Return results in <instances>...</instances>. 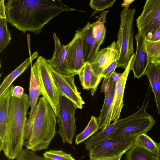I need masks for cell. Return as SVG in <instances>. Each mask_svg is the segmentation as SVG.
<instances>
[{
    "instance_id": "6da1fadb",
    "label": "cell",
    "mask_w": 160,
    "mask_h": 160,
    "mask_svg": "<svg viewBox=\"0 0 160 160\" xmlns=\"http://www.w3.org/2000/svg\"><path fill=\"white\" fill-rule=\"evenodd\" d=\"M65 11H82L60 0H9L6 5L7 22L19 30L38 35L44 26Z\"/></svg>"
},
{
    "instance_id": "7a4b0ae2",
    "label": "cell",
    "mask_w": 160,
    "mask_h": 160,
    "mask_svg": "<svg viewBox=\"0 0 160 160\" xmlns=\"http://www.w3.org/2000/svg\"><path fill=\"white\" fill-rule=\"evenodd\" d=\"M29 96L24 93L21 98L11 94L6 133L2 151L8 159H16L23 149L27 115L30 107Z\"/></svg>"
},
{
    "instance_id": "3957f363",
    "label": "cell",
    "mask_w": 160,
    "mask_h": 160,
    "mask_svg": "<svg viewBox=\"0 0 160 160\" xmlns=\"http://www.w3.org/2000/svg\"><path fill=\"white\" fill-rule=\"evenodd\" d=\"M56 116L43 97L39 98L31 128L24 135V146L35 152L47 149L56 132Z\"/></svg>"
},
{
    "instance_id": "277c9868",
    "label": "cell",
    "mask_w": 160,
    "mask_h": 160,
    "mask_svg": "<svg viewBox=\"0 0 160 160\" xmlns=\"http://www.w3.org/2000/svg\"><path fill=\"white\" fill-rule=\"evenodd\" d=\"M134 1L124 0L122 4L124 8L120 14V24L116 42L120 48V55L117 60V68L124 70L134 53L133 24L136 9L129 8L130 4Z\"/></svg>"
},
{
    "instance_id": "5b68a950",
    "label": "cell",
    "mask_w": 160,
    "mask_h": 160,
    "mask_svg": "<svg viewBox=\"0 0 160 160\" xmlns=\"http://www.w3.org/2000/svg\"><path fill=\"white\" fill-rule=\"evenodd\" d=\"M148 101L124 120L109 137L115 139L130 138L147 133L155 124L153 118L146 112Z\"/></svg>"
},
{
    "instance_id": "8992f818",
    "label": "cell",
    "mask_w": 160,
    "mask_h": 160,
    "mask_svg": "<svg viewBox=\"0 0 160 160\" xmlns=\"http://www.w3.org/2000/svg\"><path fill=\"white\" fill-rule=\"evenodd\" d=\"M39 86L40 95L48 102L56 116L59 110V90L52 77L47 60L39 56L33 65L31 64Z\"/></svg>"
},
{
    "instance_id": "52a82bcc",
    "label": "cell",
    "mask_w": 160,
    "mask_h": 160,
    "mask_svg": "<svg viewBox=\"0 0 160 160\" xmlns=\"http://www.w3.org/2000/svg\"><path fill=\"white\" fill-rule=\"evenodd\" d=\"M59 105V110L56 116L58 126L57 133L63 143L71 144L76 130L75 115L77 108L72 102L62 95H60Z\"/></svg>"
},
{
    "instance_id": "ba28073f",
    "label": "cell",
    "mask_w": 160,
    "mask_h": 160,
    "mask_svg": "<svg viewBox=\"0 0 160 160\" xmlns=\"http://www.w3.org/2000/svg\"><path fill=\"white\" fill-rule=\"evenodd\" d=\"M136 137L120 139L109 137L89 152L90 159L103 158L121 160L123 154L134 145Z\"/></svg>"
},
{
    "instance_id": "9c48e42d",
    "label": "cell",
    "mask_w": 160,
    "mask_h": 160,
    "mask_svg": "<svg viewBox=\"0 0 160 160\" xmlns=\"http://www.w3.org/2000/svg\"><path fill=\"white\" fill-rule=\"evenodd\" d=\"M86 25L76 31L70 42L66 45L67 53L66 62L70 74L78 75L85 62L83 58V42Z\"/></svg>"
},
{
    "instance_id": "30bf717a",
    "label": "cell",
    "mask_w": 160,
    "mask_h": 160,
    "mask_svg": "<svg viewBox=\"0 0 160 160\" xmlns=\"http://www.w3.org/2000/svg\"><path fill=\"white\" fill-rule=\"evenodd\" d=\"M49 66L60 95L63 96L71 100L75 104L77 108L82 109L85 102L75 84L74 76L75 75L73 74L61 73L55 70L49 65Z\"/></svg>"
},
{
    "instance_id": "8fae6325",
    "label": "cell",
    "mask_w": 160,
    "mask_h": 160,
    "mask_svg": "<svg viewBox=\"0 0 160 160\" xmlns=\"http://www.w3.org/2000/svg\"><path fill=\"white\" fill-rule=\"evenodd\" d=\"M138 33L146 39L153 25H160V0H147L136 20Z\"/></svg>"
},
{
    "instance_id": "7c38bea8",
    "label": "cell",
    "mask_w": 160,
    "mask_h": 160,
    "mask_svg": "<svg viewBox=\"0 0 160 160\" xmlns=\"http://www.w3.org/2000/svg\"><path fill=\"white\" fill-rule=\"evenodd\" d=\"M120 52V47L115 41L108 47L99 50L91 64L95 74L101 79L100 77L104 69L113 61L118 60Z\"/></svg>"
},
{
    "instance_id": "4fadbf2b",
    "label": "cell",
    "mask_w": 160,
    "mask_h": 160,
    "mask_svg": "<svg viewBox=\"0 0 160 160\" xmlns=\"http://www.w3.org/2000/svg\"><path fill=\"white\" fill-rule=\"evenodd\" d=\"M135 53L132 56L124 71L121 73L120 80L116 84L112 106L111 121L118 120L124 106L123 100L125 87L129 74L134 63Z\"/></svg>"
},
{
    "instance_id": "5bb4252c",
    "label": "cell",
    "mask_w": 160,
    "mask_h": 160,
    "mask_svg": "<svg viewBox=\"0 0 160 160\" xmlns=\"http://www.w3.org/2000/svg\"><path fill=\"white\" fill-rule=\"evenodd\" d=\"M135 39L136 50L131 70L133 72L134 77L138 79L144 75L150 62L146 48V39L138 33L136 35Z\"/></svg>"
},
{
    "instance_id": "9a60e30c",
    "label": "cell",
    "mask_w": 160,
    "mask_h": 160,
    "mask_svg": "<svg viewBox=\"0 0 160 160\" xmlns=\"http://www.w3.org/2000/svg\"><path fill=\"white\" fill-rule=\"evenodd\" d=\"M53 37L54 51L51 58L47 61L49 65L57 72L64 74H70L66 62L67 50L66 45L61 43L55 32L53 33Z\"/></svg>"
},
{
    "instance_id": "2e32d148",
    "label": "cell",
    "mask_w": 160,
    "mask_h": 160,
    "mask_svg": "<svg viewBox=\"0 0 160 160\" xmlns=\"http://www.w3.org/2000/svg\"><path fill=\"white\" fill-rule=\"evenodd\" d=\"M40 95H41L40 89L33 70L31 67L29 96L31 110L28 113L29 116L25 125V134L29 131L32 127L36 111L38 100Z\"/></svg>"
},
{
    "instance_id": "e0dca14e",
    "label": "cell",
    "mask_w": 160,
    "mask_h": 160,
    "mask_svg": "<svg viewBox=\"0 0 160 160\" xmlns=\"http://www.w3.org/2000/svg\"><path fill=\"white\" fill-rule=\"evenodd\" d=\"M10 87L0 96V151H2L5 139L8 108L11 96Z\"/></svg>"
},
{
    "instance_id": "ac0fdd59",
    "label": "cell",
    "mask_w": 160,
    "mask_h": 160,
    "mask_svg": "<svg viewBox=\"0 0 160 160\" xmlns=\"http://www.w3.org/2000/svg\"><path fill=\"white\" fill-rule=\"evenodd\" d=\"M90 23L86 24L83 42V58L85 62L92 63L100 47L97 44L94 38L91 27Z\"/></svg>"
},
{
    "instance_id": "d6986e66",
    "label": "cell",
    "mask_w": 160,
    "mask_h": 160,
    "mask_svg": "<svg viewBox=\"0 0 160 160\" xmlns=\"http://www.w3.org/2000/svg\"><path fill=\"white\" fill-rule=\"evenodd\" d=\"M78 75L83 89H91L90 93L93 96L102 79L95 74L91 64L86 62Z\"/></svg>"
},
{
    "instance_id": "ffe728a7",
    "label": "cell",
    "mask_w": 160,
    "mask_h": 160,
    "mask_svg": "<svg viewBox=\"0 0 160 160\" xmlns=\"http://www.w3.org/2000/svg\"><path fill=\"white\" fill-rule=\"evenodd\" d=\"M38 52H35L32 55L24 61L15 70L7 75L4 78L0 86V96L12 84L14 80L22 74L32 64V61L38 56Z\"/></svg>"
},
{
    "instance_id": "44dd1931",
    "label": "cell",
    "mask_w": 160,
    "mask_h": 160,
    "mask_svg": "<svg viewBox=\"0 0 160 160\" xmlns=\"http://www.w3.org/2000/svg\"><path fill=\"white\" fill-rule=\"evenodd\" d=\"M124 118L111 123L97 133L85 143V149L89 152L108 138L124 120Z\"/></svg>"
},
{
    "instance_id": "7402d4cb",
    "label": "cell",
    "mask_w": 160,
    "mask_h": 160,
    "mask_svg": "<svg viewBox=\"0 0 160 160\" xmlns=\"http://www.w3.org/2000/svg\"><path fill=\"white\" fill-rule=\"evenodd\" d=\"M148 78L153 92L158 114H160V82L156 64L150 63L144 73Z\"/></svg>"
},
{
    "instance_id": "603a6c76",
    "label": "cell",
    "mask_w": 160,
    "mask_h": 160,
    "mask_svg": "<svg viewBox=\"0 0 160 160\" xmlns=\"http://www.w3.org/2000/svg\"><path fill=\"white\" fill-rule=\"evenodd\" d=\"M116 83H114L108 95L104 98L100 114L97 118L99 129H102L111 124L112 106L113 101Z\"/></svg>"
},
{
    "instance_id": "cb8c5ba5",
    "label": "cell",
    "mask_w": 160,
    "mask_h": 160,
    "mask_svg": "<svg viewBox=\"0 0 160 160\" xmlns=\"http://www.w3.org/2000/svg\"><path fill=\"white\" fill-rule=\"evenodd\" d=\"M108 11L103 12L97 18L95 22L90 23L92 35L99 47L103 42L106 35V28L104 24L106 21V16Z\"/></svg>"
},
{
    "instance_id": "d4e9b609",
    "label": "cell",
    "mask_w": 160,
    "mask_h": 160,
    "mask_svg": "<svg viewBox=\"0 0 160 160\" xmlns=\"http://www.w3.org/2000/svg\"><path fill=\"white\" fill-rule=\"evenodd\" d=\"M125 153L126 160H156L152 153L134 145Z\"/></svg>"
},
{
    "instance_id": "484cf974",
    "label": "cell",
    "mask_w": 160,
    "mask_h": 160,
    "mask_svg": "<svg viewBox=\"0 0 160 160\" xmlns=\"http://www.w3.org/2000/svg\"><path fill=\"white\" fill-rule=\"evenodd\" d=\"M99 129L97 118L92 116L87 126L80 133L76 136L75 143L77 145L85 141Z\"/></svg>"
},
{
    "instance_id": "4316f807",
    "label": "cell",
    "mask_w": 160,
    "mask_h": 160,
    "mask_svg": "<svg viewBox=\"0 0 160 160\" xmlns=\"http://www.w3.org/2000/svg\"><path fill=\"white\" fill-rule=\"evenodd\" d=\"M158 144L147 134L142 133L136 137L134 145L146 149L155 155L158 151Z\"/></svg>"
},
{
    "instance_id": "83f0119b",
    "label": "cell",
    "mask_w": 160,
    "mask_h": 160,
    "mask_svg": "<svg viewBox=\"0 0 160 160\" xmlns=\"http://www.w3.org/2000/svg\"><path fill=\"white\" fill-rule=\"evenodd\" d=\"M11 39L7 26L6 16L0 17V52L6 48Z\"/></svg>"
},
{
    "instance_id": "f1b7e54d",
    "label": "cell",
    "mask_w": 160,
    "mask_h": 160,
    "mask_svg": "<svg viewBox=\"0 0 160 160\" xmlns=\"http://www.w3.org/2000/svg\"><path fill=\"white\" fill-rule=\"evenodd\" d=\"M43 157L49 160H76L71 154L62 150L46 151L43 154Z\"/></svg>"
},
{
    "instance_id": "f546056e",
    "label": "cell",
    "mask_w": 160,
    "mask_h": 160,
    "mask_svg": "<svg viewBox=\"0 0 160 160\" xmlns=\"http://www.w3.org/2000/svg\"><path fill=\"white\" fill-rule=\"evenodd\" d=\"M116 1V0H91L88 5L95 10V12L112 7Z\"/></svg>"
},
{
    "instance_id": "4dcf8cb0",
    "label": "cell",
    "mask_w": 160,
    "mask_h": 160,
    "mask_svg": "<svg viewBox=\"0 0 160 160\" xmlns=\"http://www.w3.org/2000/svg\"><path fill=\"white\" fill-rule=\"evenodd\" d=\"M16 160H49L37 154L34 152L23 149L16 158Z\"/></svg>"
},
{
    "instance_id": "1f68e13d",
    "label": "cell",
    "mask_w": 160,
    "mask_h": 160,
    "mask_svg": "<svg viewBox=\"0 0 160 160\" xmlns=\"http://www.w3.org/2000/svg\"><path fill=\"white\" fill-rule=\"evenodd\" d=\"M145 46L147 53L149 57L160 52V39L155 41L146 40Z\"/></svg>"
},
{
    "instance_id": "d6a6232c",
    "label": "cell",
    "mask_w": 160,
    "mask_h": 160,
    "mask_svg": "<svg viewBox=\"0 0 160 160\" xmlns=\"http://www.w3.org/2000/svg\"><path fill=\"white\" fill-rule=\"evenodd\" d=\"M114 83L110 76L104 78L100 91L105 93V97L108 96Z\"/></svg>"
},
{
    "instance_id": "836d02e7",
    "label": "cell",
    "mask_w": 160,
    "mask_h": 160,
    "mask_svg": "<svg viewBox=\"0 0 160 160\" xmlns=\"http://www.w3.org/2000/svg\"><path fill=\"white\" fill-rule=\"evenodd\" d=\"M116 68H117V60L113 61L104 69L100 77L101 79L110 76L115 71Z\"/></svg>"
},
{
    "instance_id": "e575fe53",
    "label": "cell",
    "mask_w": 160,
    "mask_h": 160,
    "mask_svg": "<svg viewBox=\"0 0 160 160\" xmlns=\"http://www.w3.org/2000/svg\"><path fill=\"white\" fill-rule=\"evenodd\" d=\"M11 94L14 97L21 98L23 94L24 89L22 87L19 86H15L12 84L10 86Z\"/></svg>"
},
{
    "instance_id": "d590c367",
    "label": "cell",
    "mask_w": 160,
    "mask_h": 160,
    "mask_svg": "<svg viewBox=\"0 0 160 160\" xmlns=\"http://www.w3.org/2000/svg\"><path fill=\"white\" fill-rule=\"evenodd\" d=\"M150 63H160V52L155 55L149 57Z\"/></svg>"
},
{
    "instance_id": "8d00e7d4",
    "label": "cell",
    "mask_w": 160,
    "mask_h": 160,
    "mask_svg": "<svg viewBox=\"0 0 160 160\" xmlns=\"http://www.w3.org/2000/svg\"><path fill=\"white\" fill-rule=\"evenodd\" d=\"M121 73H117L115 71L110 76L113 82L116 84L120 80Z\"/></svg>"
},
{
    "instance_id": "74e56055",
    "label": "cell",
    "mask_w": 160,
    "mask_h": 160,
    "mask_svg": "<svg viewBox=\"0 0 160 160\" xmlns=\"http://www.w3.org/2000/svg\"><path fill=\"white\" fill-rule=\"evenodd\" d=\"M160 39V29L156 31L152 34L151 41H155Z\"/></svg>"
},
{
    "instance_id": "f35d334b",
    "label": "cell",
    "mask_w": 160,
    "mask_h": 160,
    "mask_svg": "<svg viewBox=\"0 0 160 160\" xmlns=\"http://www.w3.org/2000/svg\"><path fill=\"white\" fill-rule=\"evenodd\" d=\"M156 160H160V142L158 144V149L156 154L155 155Z\"/></svg>"
},
{
    "instance_id": "ab89813d",
    "label": "cell",
    "mask_w": 160,
    "mask_h": 160,
    "mask_svg": "<svg viewBox=\"0 0 160 160\" xmlns=\"http://www.w3.org/2000/svg\"><path fill=\"white\" fill-rule=\"evenodd\" d=\"M90 160H116L115 159L108 158H96L92 159H90Z\"/></svg>"
},
{
    "instance_id": "60d3db41",
    "label": "cell",
    "mask_w": 160,
    "mask_h": 160,
    "mask_svg": "<svg viewBox=\"0 0 160 160\" xmlns=\"http://www.w3.org/2000/svg\"><path fill=\"white\" fill-rule=\"evenodd\" d=\"M157 65V68L158 70V73H159V80L160 82V63L159 64H156Z\"/></svg>"
},
{
    "instance_id": "b9f144b4",
    "label": "cell",
    "mask_w": 160,
    "mask_h": 160,
    "mask_svg": "<svg viewBox=\"0 0 160 160\" xmlns=\"http://www.w3.org/2000/svg\"><path fill=\"white\" fill-rule=\"evenodd\" d=\"M160 29V26L159 28V29Z\"/></svg>"
}]
</instances>
